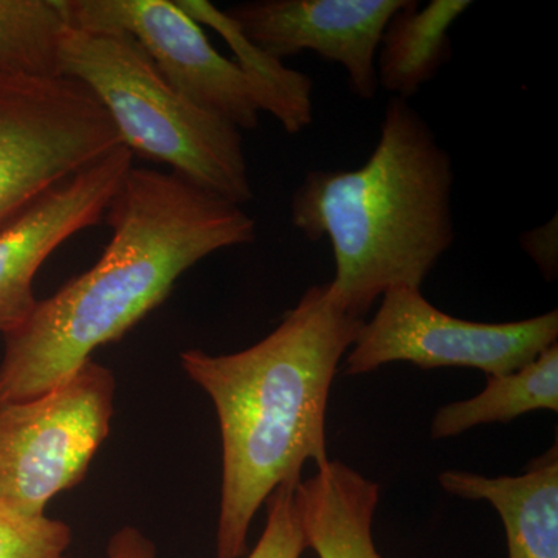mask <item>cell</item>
I'll use <instances>...</instances> for the list:
<instances>
[{
    "instance_id": "cell-7",
    "label": "cell",
    "mask_w": 558,
    "mask_h": 558,
    "mask_svg": "<svg viewBox=\"0 0 558 558\" xmlns=\"http://www.w3.org/2000/svg\"><path fill=\"white\" fill-rule=\"evenodd\" d=\"M557 339V310L520 322L475 323L436 310L421 289L399 286L381 295L377 314L363 323L344 374L410 362L422 369L472 368L498 377L534 362Z\"/></svg>"
},
{
    "instance_id": "cell-14",
    "label": "cell",
    "mask_w": 558,
    "mask_h": 558,
    "mask_svg": "<svg viewBox=\"0 0 558 558\" xmlns=\"http://www.w3.org/2000/svg\"><path fill=\"white\" fill-rule=\"evenodd\" d=\"M197 24L208 25L229 43L248 83L255 90L260 112H269L288 134H299L312 123V80L290 70L245 38L226 11L207 0H175Z\"/></svg>"
},
{
    "instance_id": "cell-8",
    "label": "cell",
    "mask_w": 558,
    "mask_h": 558,
    "mask_svg": "<svg viewBox=\"0 0 558 558\" xmlns=\"http://www.w3.org/2000/svg\"><path fill=\"white\" fill-rule=\"evenodd\" d=\"M70 28L126 33L148 53L161 76L197 108L255 131L259 105L236 62L209 44L196 21L175 0H61Z\"/></svg>"
},
{
    "instance_id": "cell-16",
    "label": "cell",
    "mask_w": 558,
    "mask_h": 558,
    "mask_svg": "<svg viewBox=\"0 0 558 558\" xmlns=\"http://www.w3.org/2000/svg\"><path fill=\"white\" fill-rule=\"evenodd\" d=\"M69 31L61 0H0V72L58 78Z\"/></svg>"
},
{
    "instance_id": "cell-20",
    "label": "cell",
    "mask_w": 558,
    "mask_h": 558,
    "mask_svg": "<svg viewBox=\"0 0 558 558\" xmlns=\"http://www.w3.org/2000/svg\"><path fill=\"white\" fill-rule=\"evenodd\" d=\"M109 558H157L156 546L138 529L126 526L109 539Z\"/></svg>"
},
{
    "instance_id": "cell-13",
    "label": "cell",
    "mask_w": 558,
    "mask_h": 558,
    "mask_svg": "<svg viewBox=\"0 0 558 558\" xmlns=\"http://www.w3.org/2000/svg\"><path fill=\"white\" fill-rule=\"evenodd\" d=\"M470 0H407L381 33L376 57L377 84L391 97L410 101L450 62L449 31L472 7Z\"/></svg>"
},
{
    "instance_id": "cell-10",
    "label": "cell",
    "mask_w": 558,
    "mask_h": 558,
    "mask_svg": "<svg viewBox=\"0 0 558 558\" xmlns=\"http://www.w3.org/2000/svg\"><path fill=\"white\" fill-rule=\"evenodd\" d=\"M134 160L126 146L62 180L0 233V332L17 328L36 300L33 281L61 244L105 219Z\"/></svg>"
},
{
    "instance_id": "cell-4",
    "label": "cell",
    "mask_w": 558,
    "mask_h": 558,
    "mask_svg": "<svg viewBox=\"0 0 558 558\" xmlns=\"http://www.w3.org/2000/svg\"><path fill=\"white\" fill-rule=\"evenodd\" d=\"M61 76L95 95L132 154L231 204L253 199L242 132L172 89L132 36L70 28Z\"/></svg>"
},
{
    "instance_id": "cell-2",
    "label": "cell",
    "mask_w": 558,
    "mask_h": 558,
    "mask_svg": "<svg viewBox=\"0 0 558 558\" xmlns=\"http://www.w3.org/2000/svg\"><path fill=\"white\" fill-rule=\"evenodd\" d=\"M363 323L326 282L307 289L274 332L244 351L180 354L215 403L222 436L218 558L244 556L256 512L279 486L300 483L304 462L329 464L330 385Z\"/></svg>"
},
{
    "instance_id": "cell-15",
    "label": "cell",
    "mask_w": 558,
    "mask_h": 558,
    "mask_svg": "<svg viewBox=\"0 0 558 558\" xmlns=\"http://www.w3.org/2000/svg\"><path fill=\"white\" fill-rule=\"evenodd\" d=\"M475 398L440 407L432 422V438L447 439L473 427L510 422L531 411H558V344L534 362L505 376L487 377Z\"/></svg>"
},
{
    "instance_id": "cell-6",
    "label": "cell",
    "mask_w": 558,
    "mask_h": 558,
    "mask_svg": "<svg viewBox=\"0 0 558 558\" xmlns=\"http://www.w3.org/2000/svg\"><path fill=\"white\" fill-rule=\"evenodd\" d=\"M117 381L89 360L50 391L0 407V506L46 515L61 492L78 486L108 438Z\"/></svg>"
},
{
    "instance_id": "cell-12",
    "label": "cell",
    "mask_w": 558,
    "mask_h": 558,
    "mask_svg": "<svg viewBox=\"0 0 558 558\" xmlns=\"http://www.w3.org/2000/svg\"><path fill=\"white\" fill-rule=\"evenodd\" d=\"M379 497V484L339 461L300 481L295 506L307 548L318 558H384L373 538Z\"/></svg>"
},
{
    "instance_id": "cell-1",
    "label": "cell",
    "mask_w": 558,
    "mask_h": 558,
    "mask_svg": "<svg viewBox=\"0 0 558 558\" xmlns=\"http://www.w3.org/2000/svg\"><path fill=\"white\" fill-rule=\"evenodd\" d=\"M105 218L112 236L97 264L3 333L0 407L69 379L95 349L123 339L160 306L194 264L256 240V220L244 207L174 172L145 168H131Z\"/></svg>"
},
{
    "instance_id": "cell-17",
    "label": "cell",
    "mask_w": 558,
    "mask_h": 558,
    "mask_svg": "<svg viewBox=\"0 0 558 558\" xmlns=\"http://www.w3.org/2000/svg\"><path fill=\"white\" fill-rule=\"evenodd\" d=\"M70 543L72 529L64 521L0 506V558H69Z\"/></svg>"
},
{
    "instance_id": "cell-9",
    "label": "cell",
    "mask_w": 558,
    "mask_h": 558,
    "mask_svg": "<svg viewBox=\"0 0 558 558\" xmlns=\"http://www.w3.org/2000/svg\"><path fill=\"white\" fill-rule=\"evenodd\" d=\"M407 0H253L227 16L270 57L314 51L347 70L351 92L371 100L379 89L376 57L381 33Z\"/></svg>"
},
{
    "instance_id": "cell-19",
    "label": "cell",
    "mask_w": 558,
    "mask_h": 558,
    "mask_svg": "<svg viewBox=\"0 0 558 558\" xmlns=\"http://www.w3.org/2000/svg\"><path fill=\"white\" fill-rule=\"evenodd\" d=\"M521 248L534 260L535 266L548 281L558 275V219L557 215L545 226L524 231L520 236Z\"/></svg>"
},
{
    "instance_id": "cell-11",
    "label": "cell",
    "mask_w": 558,
    "mask_h": 558,
    "mask_svg": "<svg viewBox=\"0 0 558 558\" xmlns=\"http://www.w3.org/2000/svg\"><path fill=\"white\" fill-rule=\"evenodd\" d=\"M451 495L490 502L505 526L509 558H558L557 444L520 476H487L462 470L440 473Z\"/></svg>"
},
{
    "instance_id": "cell-18",
    "label": "cell",
    "mask_w": 558,
    "mask_h": 558,
    "mask_svg": "<svg viewBox=\"0 0 558 558\" xmlns=\"http://www.w3.org/2000/svg\"><path fill=\"white\" fill-rule=\"evenodd\" d=\"M299 483H286L267 498V524L247 558H300L307 549L295 506Z\"/></svg>"
},
{
    "instance_id": "cell-3",
    "label": "cell",
    "mask_w": 558,
    "mask_h": 558,
    "mask_svg": "<svg viewBox=\"0 0 558 558\" xmlns=\"http://www.w3.org/2000/svg\"><path fill=\"white\" fill-rule=\"evenodd\" d=\"M449 150L410 101L391 97L376 148L354 170H312L290 201L310 241L328 238L337 303L365 317L387 290L421 289L457 241Z\"/></svg>"
},
{
    "instance_id": "cell-5",
    "label": "cell",
    "mask_w": 558,
    "mask_h": 558,
    "mask_svg": "<svg viewBox=\"0 0 558 558\" xmlns=\"http://www.w3.org/2000/svg\"><path fill=\"white\" fill-rule=\"evenodd\" d=\"M121 145L84 84L0 72V233L62 180Z\"/></svg>"
}]
</instances>
